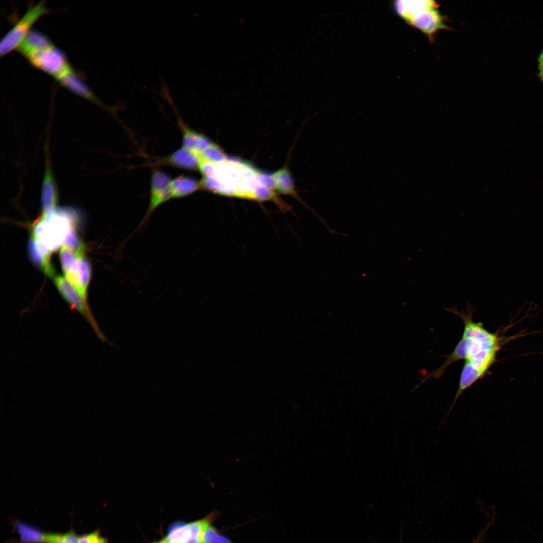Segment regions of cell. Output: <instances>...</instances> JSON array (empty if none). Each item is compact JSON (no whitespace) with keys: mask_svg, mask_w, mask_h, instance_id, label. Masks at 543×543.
<instances>
[{"mask_svg":"<svg viewBox=\"0 0 543 543\" xmlns=\"http://www.w3.org/2000/svg\"><path fill=\"white\" fill-rule=\"evenodd\" d=\"M57 199L56 186L49 165H47L41 192L42 215L48 214L55 209Z\"/></svg>","mask_w":543,"mask_h":543,"instance_id":"16","label":"cell"},{"mask_svg":"<svg viewBox=\"0 0 543 543\" xmlns=\"http://www.w3.org/2000/svg\"><path fill=\"white\" fill-rule=\"evenodd\" d=\"M54 283L61 296L72 309L80 313L93 326L101 340L105 341L106 338L93 318L87 302L82 299L73 286L64 278L56 277Z\"/></svg>","mask_w":543,"mask_h":543,"instance_id":"8","label":"cell"},{"mask_svg":"<svg viewBox=\"0 0 543 543\" xmlns=\"http://www.w3.org/2000/svg\"><path fill=\"white\" fill-rule=\"evenodd\" d=\"M153 543H170L165 538Z\"/></svg>","mask_w":543,"mask_h":543,"instance_id":"22","label":"cell"},{"mask_svg":"<svg viewBox=\"0 0 543 543\" xmlns=\"http://www.w3.org/2000/svg\"><path fill=\"white\" fill-rule=\"evenodd\" d=\"M79 535L72 529L59 535L54 543H78Z\"/></svg>","mask_w":543,"mask_h":543,"instance_id":"20","label":"cell"},{"mask_svg":"<svg viewBox=\"0 0 543 543\" xmlns=\"http://www.w3.org/2000/svg\"><path fill=\"white\" fill-rule=\"evenodd\" d=\"M28 251L33 262L49 277L54 275L51 263V251L32 238L29 242Z\"/></svg>","mask_w":543,"mask_h":543,"instance_id":"13","label":"cell"},{"mask_svg":"<svg viewBox=\"0 0 543 543\" xmlns=\"http://www.w3.org/2000/svg\"><path fill=\"white\" fill-rule=\"evenodd\" d=\"M201 161L218 162L226 158L224 152L216 144L213 143L200 156Z\"/></svg>","mask_w":543,"mask_h":543,"instance_id":"17","label":"cell"},{"mask_svg":"<svg viewBox=\"0 0 543 543\" xmlns=\"http://www.w3.org/2000/svg\"><path fill=\"white\" fill-rule=\"evenodd\" d=\"M275 190L282 194L293 196L310 210L327 227L326 221L314 210L309 207L299 196L297 193L292 175L287 168H282L271 175Z\"/></svg>","mask_w":543,"mask_h":543,"instance_id":"10","label":"cell"},{"mask_svg":"<svg viewBox=\"0 0 543 543\" xmlns=\"http://www.w3.org/2000/svg\"><path fill=\"white\" fill-rule=\"evenodd\" d=\"M30 63L59 81L74 70L66 57L53 43L26 57Z\"/></svg>","mask_w":543,"mask_h":543,"instance_id":"4","label":"cell"},{"mask_svg":"<svg viewBox=\"0 0 543 543\" xmlns=\"http://www.w3.org/2000/svg\"><path fill=\"white\" fill-rule=\"evenodd\" d=\"M78 543H109L107 538L101 535L100 530L79 535Z\"/></svg>","mask_w":543,"mask_h":543,"instance_id":"19","label":"cell"},{"mask_svg":"<svg viewBox=\"0 0 543 543\" xmlns=\"http://www.w3.org/2000/svg\"><path fill=\"white\" fill-rule=\"evenodd\" d=\"M394 7L407 24L420 30L430 39L438 31L447 28L434 1H397Z\"/></svg>","mask_w":543,"mask_h":543,"instance_id":"3","label":"cell"},{"mask_svg":"<svg viewBox=\"0 0 543 543\" xmlns=\"http://www.w3.org/2000/svg\"><path fill=\"white\" fill-rule=\"evenodd\" d=\"M218 515V512L213 511L198 520L173 522L168 527L165 538L170 543H202L204 531Z\"/></svg>","mask_w":543,"mask_h":543,"instance_id":"6","label":"cell"},{"mask_svg":"<svg viewBox=\"0 0 543 543\" xmlns=\"http://www.w3.org/2000/svg\"><path fill=\"white\" fill-rule=\"evenodd\" d=\"M76 221L75 213L72 210L55 209L51 213L42 216L35 223L32 238L52 252L63 244L70 229L75 225Z\"/></svg>","mask_w":543,"mask_h":543,"instance_id":"2","label":"cell"},{"mask_svg":"<svg viewBox=\"0 0 543 543\" xmlns=\"http://www.w3.org/2000/svg\"><path fill=\"white\" fill-rule=\"evenodd\" d=\"M538 61V77L543 83V48L537 58Z\"/></svg>","mask_w":543,"mask_h":543,"instance_id":"21","label":"cell"},{"mask_svg":"<svg viewBox=\"0 0 543 543\" xmlns=\"http://www.w3.org/2000/svg\"><path fill=\"white\" fill-rule=\"evenodd\" d=\"M202 543H233L230 539L220 534L218 530L210 525L205 530L202 537Z\"/></svg>","mask_w":543,"mask_h":543,"instance_id":"18","label":"cell"},{"mask_svg":"<svg viewBox=\"0 0 543 543\" xmlns=\"http://www.w3.org/2000/svg\"><path fill=\"white\" fill-rule=\"evenodd\" d=\"M157 162L159 164L193 171L199 169L201 159L196 153L182 147L168 156L161 158Z\"/></svg>","mask_w":543,"mask_h":543,"instance_id":"9","label":"cell"},{"mask_svg":"<svg viewBox=\"0 0 543 543\" xmlns=\"http://www.w3.org/2000/svg\"><path fill=\"white\" fill-rule=\"evenodd\" d=\"M179 124L182 132V147L199 157L213 143L205 135L190 128L182 120L179 121Z\"/></svg>","mask_w":543,"mask_h":543,"instance_id":"12","label":"cell"},{"mask_svg":"<svg viewBox=\"0 0 543 543\" xmlns=\"http://www.w3.org/2000/svg\"><path fill=\"white\" fill-rule=\"evenodd\" d=\"M49 12V10L46 7L44 1L30 7L24 15L17 22L2 40L0 44L1 56L18 49L31 31L32 26Z\"/></svg>","mask_w":543,"mask_h":543,"instance_id":"5","label":"cell"},{"mask_svg":"<svg viewBox=\"0 0 543 543\" xmlns=\"http://www.w3.org/2000/svg\"><path fill=\"white\" fill-rule=\"evenodd\" d=\"M171 179L164 171L154 169L150 180V199L148 207L143 219L134 231L144 227L148 223L153 212L162 204L171 199L169 185Z\"/></svg>","mask_w":543,"mask_h":543,"instance_id":"7","label":"cell"},{"mask_svg":"<svg viewBox=\"0 0 543 543\" xmlns=\"http://www.w3.org/2000/svg\"><path fill=\"white\" fill-rule=\"evenodd\" d=\"M59 82L72 93L105 108V105L97 99L84 83L80 75L75 70L60 80Z\"/></svg>","mask_w":543,"mask_h":543,"instance_id":"14","label":"cell"},{"mask_svg":"<svg viewBox=\"0 0 543 543\" xmlns=\"http://www.w3.org/2000/svg\"><path fill=\"white\" fill-rule=\"evenodd\" d=\"M13 526L19 536V543H51L53 532H46L15 519Z\"/></svg>","mask_w":543,"mask_h":543,"instance_id":"11","label":"cell"},{"mask_svg":"<svg viewBox=\"0 0 543 543\" xmlns=\"http://www.w3.org/2000/svg\"><path fill=\"white\" fill-rule=\"evenodd\" d=\"M199 169L201 188L215 193L262 201L267 189H273L270 176L239 161H202Z\"/></svg>","mask_w":543,"mask_h":543,"instance_id":"1","label":"cell"},{"mask_svg":"<svg viewBox=\"0 0 543 543\" xmlns=\"http://www.w3.org/2000/svg\"><path fill=\"white\" fill-rule=\"evenodd\" d=\"M200 189V182L192 176L183 174L171 179L169 185L171 199L187 197Z\"/></svg>","mask_w":543,"mask_h":543,"instance_id":"15","label":"cell"}]
</instances>
